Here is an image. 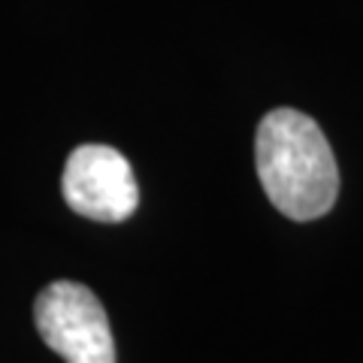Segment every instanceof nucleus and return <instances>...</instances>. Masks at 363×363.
Listing matches in <instances>:
<instances>
[{
    "label": "nucleus",
    "mask_w": 363,
    "mask_h": 363,
    "mask_svg": "<svg viewBox=\"0 0 363 363\" xmlns=\"http://www.w3.org/2000/svg\"><path fill=\"white\" fill-rule=\"evenodd\" d=\"M255 164L269 203L294 221H315L333 209L339 167L321 128L300 109H272L257 124Z\"/></svg>",
    "instance_id": "nucleus-1"
},
{
    "label": "nucleus",
    "mask_w": 363,
    "mask_h": 363,
    "mask_svg": "<svg viewBox=\"0 0 363 363\" xmlns=\"http://www.w3.org/2000/svg\"><path fill=\"white\" fill-rule=\"evenodd\" d=\"M33 321L67 363H116V339L97 294L79 281H52L33 303Z\"/></svg>",
    "instance_id": "nucleus-2"
},
{
    "label": "nucleus",
    "mask_w": 363,
    "mask_h": 363,
    "mask_svg": "<svg viewBox=\"0 0 363 363\" xmlns=\"http://www.w3.org/2000/svg\"><path fill=\"white\" fill-rule=\"evenodd\" d=\"M64 200L76 215L100 224H118L140 206V185L118 149L85 143L70 152L61 179Z\"/></svg>",
    "instance_id": "nucleus-3"
}]
</instances>
